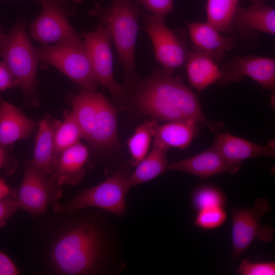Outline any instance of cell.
<instances>
[{"mask_svg":"<svg viewBox=\"0 0 275 275\" xmlns=\"http://www.w3.org/2000/svg\"><path fill=\"white\" fill-rule=\"evenodd\" d=\"M133 74L127 76L134 82L125 77L124 98H130L141 113L157 121H193L218 133L221 124L207 119L196 95L180 76L168 75L162 69H156L145 78H134Z\"/></svg>","mask_w":275,"mask_h":275,"instance_id":"cell-1","label":"cell"},{"mask_svg":"<svg viewBox=\"0 0 275 275\" xmlns=\"http://www.w3.org/2000/svg\"><path fill=\"white\" fill-rule=\"evenodd\" d=\"M100 240L98 230L92 225L84 224L70 229L52 247L51 259L54 268L64 274L91 272L99 258Z\"/></svg>","mask_w":275,"mask_h":275,"instance_id":"cell-2","label":"cell"},{"mask_svg":"<svg viewBox=\"0 0 275 275\" xmlns=\"http://www.w3.org/2000/svg\"><path fill=\"white\" fill-rule=\"evenodd\" d=\"M142 12L132 0H112L107 7L95 3L89 12L108 30L125 76L134 74L138 18Z\"/></svg>","mask_w":275,"mask_h":275,"instance_id":"cell-3","label":"cell"},{"mask_svg":"<svg viewBox=\"0 0 275 275\" xmlns=\"http://www.w3.org/2000/svg\"><path fill=\"white\" fill-rule=\"evenodd\" d=\"M0 56L25 97L35 99L37 70L41 59L39 49L30 41L23 18H19L5 34L0 44Z\"/></svg>","mask_w":275,"mask_h":275,"instance_id":"cell-4","label":"cell"},{"mask_svg":"<svg viewBox=\"0 0 275 275\" xmlns=\"http://www.w3.org/2000/svg\"><path fill=\"white\" fill-rule=\"evenodd\" d=\"M39 51L41 60L55 67L84 90L96 91L99 82L80 38L41 45Z\"/></svg>","mask_w":275,"mask_h":275,"instance_id":"cell-5","label":"cell"},{"mask_svg":"<svg viewBox=\"0 0 275 275\" xmlns=\"http://www.w3.org/2000/svg\"><path fill=\"white\" fill-rule=\"evenodd\" d=\"M128 177L124 172H117L98 185L84 189L67 203L56 205L54 211L71 213L82 208L95 207L122 216L126 210V196L129 190Z\"/></svg>","mask_w":275,"mask_h":275,"instance_id":"cell-6","label":"cell"},{"mask_svg":"<svg viewBox=\"0 0 275 275\" xmlns=\"http://www.w3.org/2000/svg\"><path fill=\"white\" fill-rule=\"evenodd\" d=\"M270 210L268 201L259 198L250 208L237 206L232 208V258L237 259L255 240L263 243L270 242L274 229L270 226H262L261 217Z\"/></svg>","mask_w":275,"mask_h":275,"instance_id":"cell-7","label":"cell"},{"mask_svg":"<svg viewBox=\"0 0 275 275\" xmlns=\"http://www.w3.org/2000/svg\"><path fill=\"white\" fill-rule=\"evenodd\" d=\"M143 20L156 61L166 74L173 75L175 70L185 63L188 51L180 39L165 24L164 16L145 14Z\"/></svg>","mask_w":275,"mask_h":275,"instance_id":"cell-8","label":"cell"},{"mask_svg":"<svg viewBox=\"0 0 275 275\" xmlns=\"http://www.w3.org/2000/svg\"><path fill=\"white\" fill-rule=\"evenodd\" d=\"M62 195L61 185L51 177L36 170L30 162L25 166L24 175L17 199L20 208L34 216L46 212L49 204Z\"/></svg>","mask_w":275,"mask_h":275,"instance_id":"cell-9","label":"cell"},{"mask_svg":"<svg viewBox=\"0 0 275 275\" xmlns=\"http://www.w3.org/2000/svg\"><path fill=\"white\" fill-rule=\"evenodd\" d=\"M38 2L42 7L41 12L29 27L33 39L41 45H53L80 38L68 19L71 14L67 10L53 1Z\"/></svg>","mask_w":275,"mask_h":275,"instance_id":"cell-10","label":"cell"},{"mask_svg":"<svg viewBox=\"0 0 275 275\" xmlns=\"http://www.w3.org/2000/svg\"><path fill=\"white\" fill-rule=\"evenodd\" d=\"M98 22L93 31L85 34L84 42L99 82L108 88L114 99L123 100L124 87L118 84L114 76L111 36L105 25Z\"/></svg>","mask_w":275,"mask_h":275,"instance_id":"cell-11","label":"cell"},{"mask_svg":"<svg viewBox=\"0 0 275 275\" xmlns=\"http://www.w3.org/2000/svg\"><path fill=\"white\" fill-rule=\"evenodd\" d=\"M222 75L221 85L237 82L249 77L263 88L275 89V59L272 58L248 54L235 56L220 67Z\"/></svg>","mask_w":275,"mask_h":275,"instance_id":"cell-12","label":"cell"},{"mask_svg":"<svg viewBox=\"0 0 275 275\" xmlns=\"http://www.w3.org/2000/svg\"><path fill=\"white\" fill-rule=\"evenodd\" d=\"M240 166L228 160L212 145L202 153L169 163L168 170L184 172L204 179L225 172L234 174Z\"/></svg>","mask_w":275,"mask_h":275,"instance_id":"cell-13","label":"cell"},{"mask_svg":"<svg viewBox=\"0 0 275 275\" xmlns=\"http://www.w3.org/2000/svg\"><path fill=\"white\" fill-rule=\"evenodd\" d=\"M188 32L195 47L219 64L227 51L237 44L235 36H225L208 22H191L187 24Z\"/></svg>","mask_w":275,"mask_h":275,"instance_id":"cell-14","label":"cell"},{"mask_svg":"<svg viewBox=\"0 0 275 275\" xmlns=\"http://www.w3.org/2000/svg\"><path fill=\"white\" fill-rule=\"evenodd\" d=\"M89 150L78 142L63 151L55 163L50 177L58 184L76 185L84 178Z\"/></svg>","mask_w":275,"mask_h":275,"instance_id":"cell-15","label":"cell"},{"mask_svg":"<svg viewBox=\"0 0 275 275\" xmlns=\"http://www.w3.org/2000/svg\"><path fill=\"white\" fill-rule=\"evenodd\" d=\"M35 126L18 108L0 96V147L7 148L27 138Z\"/></svg>","mask_w":275,"mask_h":275,"instance_id":"cell-16","label":"cell"},{"mask_svg":"<svg viewBox=\"0 0 275 275\" xmlns=\"http://www.w3.org/2000/svg\"><path fill=\"white\" fill-rule=\"evenodd\" d=\"M213 145L234 164L257 156H275L274 149L267 145H260L227 132L217 133Z\"/></svg>","mask_w":275,"mask_h":275,"instance_id":"cell-17","label":"cell"},{"mask_svg":"<svg viewBox=\"0 0 275 275\" xmlns=\"http://www.w3.org/2000/svg\"><path fill=\"white\" fill-rule=\"evenodd\" d=\"M239 33L253 31L274 35L275 10L264 3L252 4L248 8L238 6L232 23Z\"/></svg>","mask_w":275,"mask_h":275,"instance_id":"cell-18","label":"cell"},{"mask_svg":"<svg viewBox=\"0 0 275 275\" xmlns=\"http://www.w3.org/2000/svg\"><path fill=\"white\" fill-rule=\"evenodd\" d=\"M185 62L189 84L199 92L218 81L222 77V73L217 63L195 47L188 52Z\"/></svg>","mask_w":275,"mask_h":275,"instance_id":"cell-19","label":"cell"},{"mask_svg":"<svg viewBox=\"0 0 275 275\" xmlns=\"http://www.w3.org/2000/svg\"><path fill=\"white\" fill-rule=\"evenodd\" d=\"M199 124L193 121H184L158 125L155 130L153 142L168 149L175 147L185 149L199 134Z\"/></svg>","mask_w":275,"mask_h":275,"instance_id":"cell-20","label":"cell"},{"mask_svg":"<svg viewBox=\"0 0 275 275\" xmlns=\"http://www.w3.org/2000/svg\"><path fill=\"white\" fill-rule=\"evenodd\" d=\"M57 126L49 118L41 121L33 157L30 162L36 170L46 175H50L54 165V140Z\"/></svg>","mask_w":275,"mask_h":275,"instance_id":"cell-21","label":"cell"},{"mask_svg":"<svg viewBox=\"0 0 275 275\" xmlns=\"http://www.w3.org/2000/svg\"><path fill=\"white\" fill-rule=\"evenodd\" d=\"M168 149L153 142L150 152L139 163L134 171L127 178L129 189L155 178L168 170L169 163L167 153Z\"/></svg>","mask_w":275,"mask_h":275,"instance_id":"cell-22","label":"cell"},{"mask_svg":"<svg viewBox=\"0 0 275 275\" xmlns=\"http://www.w3.org/2000/svg\"><path fill=\"white\" fill-rule=\"evenodd\" d=\"M102 95L96 91L83 90L72 101L71 113L81 129L82 138L88 141L92 132Z\"/></svg>","mask_w":275,"mask_h":275,"instance_id":"cell-23","label":"cell"},{"mask_svg":"<svg viewBox=\"0 0 275 275\" xmlns=\"http://www.w3.org/2000/svg\"><path fill=\"white\" fill-rule=\"evenodd\" d=\"M239 1L207 0L206 22L220 32L231 31Z\"/></svg>","mask_w":275,"mask_h":275,"instance_id":"cell-24","label":"cell"},{"mask_svg":"<svg viewBox=\"0 0 275 275\" xmlns=\"http://www.w3.org/2000/svg\"><path fill=\"white\" fill-rule=\"evenodd\" d=\"M158 125L155 120H147L135 129L127 142L132 166H137L148 154L152 138Z\"/></svg>","mask_w":275,"mask_h":275,"instance_id":"cell-25","label":"cell"},{"mask_svg":"<svg viewBox=\"0 0 275 275\" xmlns=\"http://www.w3.org/2000/svg\"><path fill=\"white\" fill-rule=\"evenodd\" d=\"M81 138V129L71 113L56 128L54 165L63 151L78 143Z\"/></svg>","mask_w":275,"mask_h":275,"instance_id":"cell-26","label":"cell"},{"mask_svg":"<svg viewBox=\"0 0 275 275\" xmlns=\"http://www.w3.org/2000/svg\"><path fill=\"white\" fill-rule=\"evenodd\" d=\"M226 198L218 188L211 185H204L195 189L191 196L193 206L198 211L214 207H224Z\"/></svg>","mask_w":275,"mask_h":275,"instance_id":"cell-27","label":"cell"},{"mask_svg":"<svg viewBox=\"0 0 275 275\" xmlns=\"http://www.w3.org/2000/svg\"><path fill=\"white\" fill-rule=\"evenodd\" d=\"M227 214L222 207H214L199 210L194 224L197 227L211 230L221 226L226 221Z\"/></svg>","mask_w":275,"mask_h":275,"instance_id":"cell-28","label":"cell"},{"mask_svg":"<svg viewBox=\"0 0 275 275\" xmlns=\"http://www.w3.org/2000/svg\"><path fill=\"white\" fill-rule=\"evenodd\" d=\"M241 275H274L275 263L273 261L252 262L243 259L237 269Z\"/></svg>","mask_w":275,"mask_h":275,"instance_id":"cell-29","label":"cell"},{"mask_svg":"<svg viewBox=\"0 0 275 275\" xmlns=\"http://www.w3.org/2000/svg\"><path fill=\"white\" fill-rule=\"evenodd\" d=\"M134 2L156 15L165 17L174 9L173 0H135Z\"/></svg>","mask_w":275,"mask_h":275,"instance_id":"cell-30","label":"cell"},{"mask_svg":"<svg viewBox=\"0 0 275 275\" xmlns=\"http://www.w3.org/2000/svg\"><path fill=\"white\" fill-rule=\"evenodd\" d=\"M20 208L17 197L13 191L0 200V227H3L8 220Z\"/></svg>","mask_w":275,"mask_h":275,"instance_id":"cell-31","label":"cell"},{"mask_svg":"<svg viewBox=\"0 0 275 275\" xmlns=\"http://www.w3.org/2000/svg\"><path fill=\"white\" fill-rule=\"evenodd\" d=\"M17 85L4 61L0 62V91L11 89Z\"/></svg>","mask_w":275,"mask_h":275,"instance_id":"cell-32","label":"cell"},{"mask_svg":"<svg viewBox=\"0 0 275 275\" xmlns=\"http://www.w3.org/2000/svg\"><path fill=\"white\" fill-rule=\"evenodd\" d=\"M19 270L12 260L0 250V275H16Z\"/></svg>","mask_w":275,"mask_h":275,"instance_id":"cell-33","label":"cell"},{"mask_svg":"<svg viewBox=\"0 0 275 275\" xmlns=\"http://www.w3.org/2000/svg\"><path fill=\"white\" fill-rule=\"evenodd\" d=\"M9 164V157L6 147H0V169H7Z\"/></svg>","mask_w":275,"mask_h":275,"instance_id":"cell-34","label":"cell"},{"mask_svg":"<svg viewBox=\"0 0 275 275\" xmlns=\"http://www.w3.org/2000/svg\"><path fill=\"white\" fill-rule=\"evenodd\" d=\"M40 0H38L39 1ZM53 1L62 6L65 8L70 13L71 15L74 13L76 10V7L75 5L70 3L67 0H49Z\"/></svg>","mask_w":275,"mask_h":275,"instance_id":"cell-35","label":"cell"},{"mask_svg":"<svg viewBox=\"0 0 275 275\" xmlns=\"http://www.w3.org/2000/svg\"><path fill=\"white\" fill-rule=\"evenodd\" d=\"M12 192L4 180L0 179V200L8 196Z\"/></svg>","mask_w":275,"mask_h":275,"instance_id":"cell-36","label":"cell"},{"mask_svg":"<svg viewBox=\"0 0 275 275\" xmlns=\"http://www.w3.org/2000/svg\"><path fill=\"white\" fill-rule=\"evenodd\" d=\"M74 5H78L81 3L84 0H67Z\"/></svg>","mask_w":275,"mask_h":275,"instance_id":"cell-37","label":"cell"},{"mask_svg":"<svg viewBox=\"0 0 275 275\" xmlns=\"http://www.w3.org/2000/svg\"><path fill=\"white\" fill-rule=\"evenodd\" d=\"M5 34L4 33L2 28L1 27L0 25V44H1L2 42L3 41L4 37H5Z\"/></svg>","mask_w":275,"mask_h":275,"instance_id":"cell-38","label":"cell"},{"mask_svg":"<svg viewBox=\"0 0 275 275\" xmlns=\"http://www.w3.org/2000/svg\"><path fill=\"white\" fill-rule=\"evenodd\" d=\"M252 3L262 4L264 3L265 0H250Z\"/></svg>","mask_w":275,"mask_h":275,"instance_id":"cell-39","label":"cell"}]
</instances>
